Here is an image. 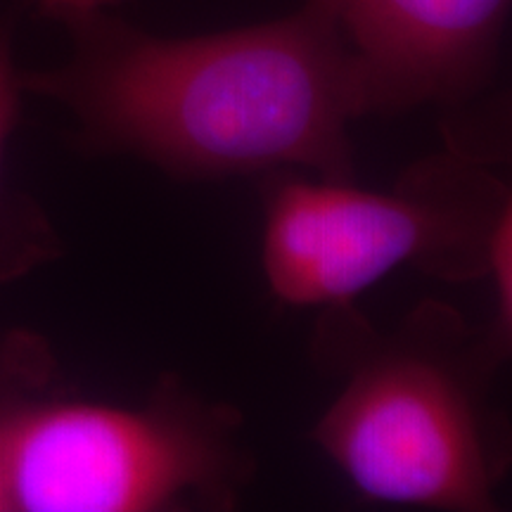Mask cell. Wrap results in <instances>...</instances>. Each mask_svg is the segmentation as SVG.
Here are the masks:
<instances>
[{
  "label": "cell",
  "instance_id": "cell-5",
  "mask_svg": "<svg viewBox=\"0 0 512 512\" xmlns=\"http://www.w3.org/2000/svg\"><path fill=\"white\" fill-rule=\"evenodd\" d=\"M354 57L368 114L460 105L494 74L510 0H313Z\"/></svg>",
  "mask_w": 512,
  "mask_h": 512
},
{
  "label": "cell",
  "instance_id": "cell-3",
  "mask_svg": "<svg viewBox=\"0 0 512 512\" xmlns=\"http://www.w3.org/2000/svg\"><path fill=\"white\" fill-rule=\"evenodd\" d=\"M264 264L273 297L344 309L401 266L444 280L489 278L512 230L503 181L465 152L427 159L394 192L280 171L264 190Z\"/></svg>",
  "mask_w": 512,
  "mask_h": 512
},
{
  "label": "cell",
  "instance_id": "cell-6",
  "mask_svg": "<svg viewBox=\"0 0 512 512\" xmlns=\"http://www.w3.org/2000/svg\"><path fill=\"white\" fill-rule=\"evenodd\" d=\"M22 76L12 62L8 31L0 29V278H12L50 254L53 233L41 216L22 202L10 200L3 181L5 147L17 119Z\"/></svg>",
  "mask_w": 512,
  "mask_h": 512
},
{
  "label": "cell",
  "instance_id": "cell-7",
  "mask_svg": "<svg viewBox=\"0 0 512 512\" xmlns=\"http://www.w3.org/2000/svg\"><path fill=\"white\" fill-rule=\"evenodd\" d=\"M34 3L46 15L60 19L64 24H74L86 17L107 12L117 3H121V0H34Z\"/></svg>",
  "mask_w": 512,
  "mask_h": 512
},
{
  "label": "cell",
  "instance_id": "cell-1",
  "mask_svg": "<svg viewBox=\"0 0 512 512\" xmlns=\"http://www.w3.org/2000/svg\"><path fill=\"white\" fill-rule=\"evenodd\" d=\"M74 55L22 76L95 147L178 178L306 171L354 181L351 124L368 102L354 57L313 0L202 36H155L100 12L69 24Z\"/></svg>",
  "mask_w": 512,
  "mask_h": 512
},
{
  "label": "cell",
  "instance_id": "cell-2",
  "mask_svg": "<svg viewBox=\"0 0 512 512\" xmlns=\"http://www.w3.org/2000/svg\"><path fill=\"white\" fill-rule=\"evenodd\" d=\"M320 354L344 384L313 441L375 503L444 512L496 508L508 458L486 406L503 356L451 306L425 302L389 335L354 306L328 309Z\"/></svg>",
  "mask_w": 512,
  "mask_h": 512
},
{
  "label": "cell",
  "instance_id": "cell-4",
  "mask_svg": "<svg viewBox=\"0 0 512 512\" xmlns=\"http://www.w3.org/2000/svg\"><path fill=\"white\" fill-rule=\"evenodd\" d=\"M242 427L174 375L136 406L17 403L0 411L12 512L230 510L254 472Z\"/></svg>",
  "mask_w": 512,
  "mask_h": 512
},
{
  "label": "cell",
  "instance_id": "cell-8",
  "mask_svg": "<svg viewBox=\"0 0 512 512\" xmlns=\"http://www.w3.org/2000/svg\"><path fill=\"white\" fill-rule=\"evenodd\" d=\"M0 512H12L10 486H8V470H5V456H3V444H0Z\"/></svg>",
  "mask_w": 512,
  "mask_h": 512
}]
</instances>
